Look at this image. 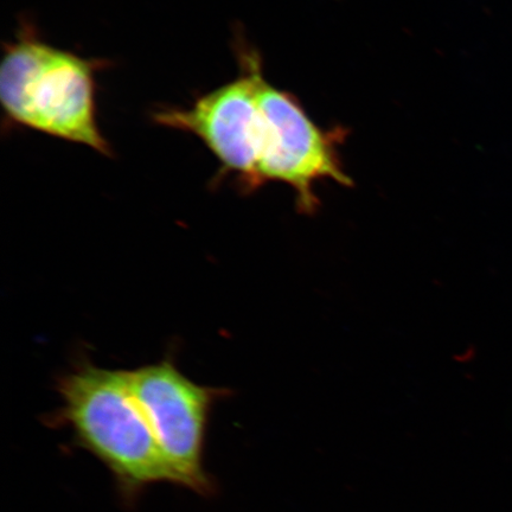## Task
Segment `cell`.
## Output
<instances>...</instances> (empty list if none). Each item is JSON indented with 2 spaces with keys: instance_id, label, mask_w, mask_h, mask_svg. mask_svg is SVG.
I'll list each match as a JSON object with an SVG mask.
<instances>
[{
  "instance_id": "obj_5",
  "label": "cell",
  "mask_w": 512,
  "mask_h": 512,
  "mask_svg": "<svg viewBox=\"0 0 512 512\" xmlns=\"http://www.w3.org/2000/svg\"><path fill=\"white\" fill-rule=\"evenodd\" d=\"M258 95L265 118L259 188L270 182L285 183L296 192L297 208L303 214H313L319 206L317 182L332 179L343 187L352 185L337 149L347 132L343 128L322 130L296 96L273 87L264 75Z\"/></svg>"
},
{
  "instance_id": "obj_3",
  "label": "cell",
  "mask_w": 512,
  "mask_h": 512,
  "mask_svg": "<svg viewBox=\"0 0 512 512\" xmlns=\"http://www.w3.org/2000/svg\"><path fill=\"white\" fill-rule=\"evenodd\" d=\"M234 48L240 64L238 78L197 96L190 107H160L152 120L200 139L220 163L214 183L234 176L240 190L249 194L259 189L265 118L258 89L264 70L258 51L242 37L235 38Z\"/></svg>"
},
{
  "instance_id": "obj_1",
  "label": "cell",
  "mask_w": 512,
  "mask_h": 512,
  "mask_svg": "<svg viewBox=\"0 0 512 512\" xmlns=\"http://www.w3.org/2000/svg\"><path fill=\"white\" fill-rule=\"evenodd\" d=\"M108 62L51 46L30 22L4 44L0 101L11 126L80 144L113 158L98 121L96 73Z\"/></svg>"
},
{
  "instance_id": "obj_2",
  "label": "cell",
  "mask_w": 512,
  "mask_h": 512,
  "mask_svg": "<svg viewBox=\"0 0 512 512\" xmlns=\"http://www.w3.org/2000/svg\"><path fill=\"white\" fill-rule=\"evenodd\" d=\"M57 392L62 405L50 424L68 427L75 444L107 467L125 503L152 485L176 484L127 371L85 363L60 379Z\"/></svg>"
},
{
  "instance_id": "obj_4",
  "label": "cell",
  "mask_w": 512,
  "mask_h": 512,
  "mask_svg": "<svg viewBox=\"0 0 512 512\" xmlns=\"http://www.w3.org/2000/svg\"><path fill=\"white\" fill-rule=\"evenodd\" d=\"M134 398L146 416L175 483L198 495L214 494L204 470L210 413L226 392L201 386L170 360L127 371Z\"/></svg>"
}]
</instances>
